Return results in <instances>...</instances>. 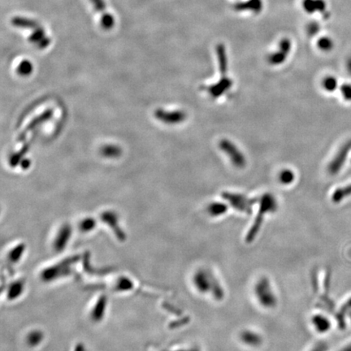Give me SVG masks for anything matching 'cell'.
Listing matches in <instances>:
<instances>
[{
    "instance_id": "13",
    "label": "cell",
    "mask_w": 351,
    "mask_h": 351,
    "mask_svg": "<svg viewBox=\"0 0 351 351\" xmlns=\"http://www.w3.org/2000/svg\"><path fill=\"white\" fill-rule=\"evenodd\" d=\"M350 195H351V185L336 190L334 192L332 199H333L334 202H338Z\"/></svg>"
},
{
    "instance_id": "21",
    "label": "cell",
    "mask_w": 351,
    "mask_h": 351,
    "mask_svg": "<svg viewBox=\"0 0 351 351\" xmlns=\"http://www.w3.org/2000/svg\"><path fill=\"white\" fill-rule=\"evenodd\" d=\"M341 90H342L344 97L348 99H351V87L347 86V85H344Z\"/></svg>"
},
{
    "instance_id": "20",
    "label": "cell",
    "mask_w": 351,
    "mask_h": 351,
    "mask_svg": "<svg viewBox=\"0 0 351 351\" xmlns=\"http://www.w3.org/2000/svg\"><path fill=\"white\" fill-rule=\"evenodd\" d=\"M32 69V66L28 61H24L23 63L20 65L19 70L21 73L24 74H28L30 73V71Z\"/></svg>"
},
{
    "instance_id": "3",
    "label": "cell",
    "mask_w": 351,
    "mask_h": 351,
    "mask_svg": "<svg viewBox=\"0 0 351 351\" xmlns=\"http://www.w3.org/2000/svg\"><path fill=\"white\" fill-rule=\"evenodd\" d=\"M222 197L227 200L235 209L240 212H251L252 205L255 202V200L251 199L243 195L233 194V193H223Z\"/></svg>"
},
{
    "instance_id": "17",
    "label": "cell",
    "mask_w": 351,
    "mask_h": 351,
    "mask_svg": "<svg viewBox=\"0 0 351 351\" xmlns=\"http://www.w3.org/2000/svg\"><path fill=\"white\" fill-rule=\"evenodd\" d=\"M315 324H316V327L318 328V329H319V330H322V331H323V330H326V329L329 328V325L326 319L319 316L317 318V322L315 323Z\"/></svg>"
},
{
    "instance_id": "12",
    "label": "cell",
    "mask_w": 351,
    "mask_h": 351,
    "mask_svg": "<svg viewBox=\"0 0 351 351\" xmlns=\"http://www.w3.org/2000/svg\"><path fill=\"white\" fill-rule=\"evenodd\" d=\"M317 46L321 51H331L332 49L333 48V41L329 37H322L317 41Z\"/></svg>"
},
{
    "instance_id": "23",
    "label": "cell",
    "mask_w": 351,
    "mask_h": 351,
    "mask_svg": "<svg viewBox=\"0 0 351 351\" xmlns=\"http://www.w3.org/2000/svg\"><path fill=\"white\" fill-rule=\"evenodd\" d=\"M351 351V346H348V347H346V349H344L343 351Z\"/></svg>"
},
{
    "instance_id": "16",
    "label": "cell",
    "mask_w": 351,
    "mask_h": 351,
    "mask_svg": "<svg viewBox=\"0 0 351 351\" xmlns=\"http://www.w3.org/2000/svg\"><path fill=\"white\" fill-rule=\"evenodd\" d=\"M323 86L329 91H332L336 87V80L333 77H327L323 80Z\"/></svg>"
},
{
    "instance_id": "11",
    "label": "cell",
    "mask_w": 351,
    "mask_h": 351,
    "mask_svg": "<svg viewBox=\"0 0 351 351\" xmlns=\"http://www.w3.org/2000/svg\"><path fill=\"white\" fill-rule=\"evenodd\" d=\"M207 212L212 216H219L227 212V206L222 202H213L207 207Z\"/></svg>"
},
{
    "instance_id": "6",
    "label": "cell",
    "mask_w": 351,
    "mask_h": 351,
    "mask_svg": "<svg viewBox=\"0 0 351 351\" xmlns=\"http://www.w3.org/2000/svg\"><path fill=\"white\" fill-rule=\"evenodd\" d=\"M262 0H247L246 2H237L234 5V9L236 12H251L258 14L263 9Z\"/></svg>"
},
{
    "instance_id": "19",
    "label": "cell",
    "mask_w": 351,
    "mask_h": 351,
    "mask_svg": "<svg viewBox=\"0 0 351 351\" xmlns=\"http://www.w3.org/2000/svg\"><path fill=\"white\" fill-rule=\"evenodd\" d=\"M319 24H316V23H314V22L311 23V24L308 25V27H307V32H308V34H309L311 36L315 35V34H317V32L319 31Z\"/></svg>"
},
{
    "instance_id": "2",
    "label": "cell",
    "mask_w": 351,
    "mask_h": 351,
    "mask_svg": "<svg viewBox=\"0 0 351 351\" xmlns=\"http://www.w3.org/2000/svg\"><path fill=\"white\" fill-rule=\"evenodd\" d=\"M219 146L220 150L229 156L232 163L234 166H236V168H243L244 166L246 165L245 156L232 141L227 139H223L219 141Z\"/></svg>"
},
{
    "instance_id": "1",
    "label": "cell",
    "mask_w": 351,
    "mask_h": 351,
    "mask_svg": "<svg viewBox=\"0 0 351 351\" xmlns=\"http://www.w3.org/2000/svg\"><path fill=\"white\" fill-rule=\"evenodd\" d=\"M277 208V203L275 197L271 194H265L259 198V212L256 218L255 223L254 224L251 229V236H253V234H255L258 231V228L260 226L262 220H263V214L268 212H273Z\"/></svg>"
},
{
    "instance_id": "9",
    "label": "cell",
    "mask_w": 351,
    "mask_h": 351,
    "mask_svg": "<svg viewBox=\"0 0 351 351\" xmlns=\"http://www.w3.org/2000/svg\"><path fill=\"white\" fill-rule=\"evenodd\" d=\"M216 53L220 73L223 76H226L228 72V58H227L226 49L224 44L220 43L217 45Z\"/></svg>"
},
{
    "instance_id": "7",
    "label": "cell",
    "mask_w": 351,
    "mask_h": 351,
    "mask_svg": "<svg viewBox=\"0 0 351 351\" xmlns=\"http://www.w3.org/2000/svg\"><path fill=\"white\" fill-rule=\"evenodd\" d=\"M157 117L162 121L170 124H176L183 121L185 119V112L176 111V112H168L159 111L157 112Z\"/></svg>"
},
{
    "instance_id": "5",
    "label": "cell",
    "mask_w": 351,
    "mask_h": 351,
    "mask_svg": "<svg viewBox=\"0 0 351 351\" xmlns=\"http://www.w3.org/2000/svg\"><path fill=\"white\" fill-rule=\"evenodd\" d=\"M232 85L233 81L229 78H227L226 76H223V78H220L216 83L207 86V90L212 97L216 98L224 95V93L232 87Z\"/></svg>"
},
{
    "instance_id": "10",
    "label": "cell",
    "mask_w": 351,
    "mask_h": 351,
    "mask_svg": "<svg viewBox=\"0 0 351 351\" xmlns=\"http://www.w3.org/2000/svg\"><path fill=\"white\" fill-rule=\"evenodd\" d=\"M12 23L15 26L23 28V29H34L39 26L38 22L35 20L23 18V17H15L12 19Z\"/></svg>"
},
{
    "instance_id": "14",
    "label": "cell",
    "mask_w": 351,
    "mask_h": 351,
    "mask_svg": "<svg viewBox=\"0 0 351 351\" xmlns=\"http://www.w3.org/2000/svg\"><path fill=\"white\" fill-rule=\"evenodd\" d=\"M294 173L290 169L283 170L279 175V180L284 185H290L294 180Z\"/></svg>"
},
{
    "instance_id": "22",
    "label": "cell",
    "mask_w": 351,
    "mask_h": 351,
    "mask_svg": "<svg viewBox=\"0 0 351 351\" xmlns=\"http://www.w3.org/2000/svg\"><path fill=\"white\" fill-rule=\"evenodd\" d=\"M348 68H349V71H350V72H351V59H350V60H349V62H348Z\"/></svg>"
},
{
    "instance_id": "8",
    "label": "cell",
    "mask_w": 351,
    "mask_h": 351,
    "mask_svg": "<svg viewBox=\"0 0 351 351\" xmlns=\"http://www.w3.org/2000/svg\"><path fill=\"white\" fill-rule=\"evenodd\" d=\"M302 7L308 14H314L316 12L324 13L327 6L324 0H303Z\"/></svg>"
},
{
    "instance_id": "18",
    "label": "cell",
    "mask_w": 351,
    "mask_h": 351,
    "mask_svg": "<svg viewBox=\"0 0 351 351\" xmlns=\"http://www.w3.org/2000/svg\"><path fill=\"white\" fill-rule=\"evenodd\" d=\"M92 2L98 12H102V14L106 13L105 12V2H103V0H92Z\"/></svg>"
},
{
    "instance_id": "4",
    "label": "cell",
    "mask_w": 351,
    "mask_h": 351,
    "mask_svg": "<svg viewBox=\"0 0 351 351\" xmlns=\"http://www.w3.org/2000/svg\"><path fill=\"white\" fill-rule=\"evenodd\" d=\"M291 41L289 39H283L279 43V48L268 56V62L273 65H278L285 62L291 51Z\"/></svg>"
},
{
    "instance_id": "15",
    "label": "cell",
    "mask_w": 351,
    "mask_h": 351,
    "mask_svg": "<svg viewBox=\"0 0 351 351\" xmlns=\"http://www.w3.org/2000/svg\"><path fill=\"white\" fill-rule=\"evenodd\" d=\"M101 23H102V26L103 27L104 29H112L115 24L114 18H113L112 15L108 14V13L106 12V13L102 16Z\"/></svg>"
}]
</instances>
